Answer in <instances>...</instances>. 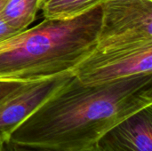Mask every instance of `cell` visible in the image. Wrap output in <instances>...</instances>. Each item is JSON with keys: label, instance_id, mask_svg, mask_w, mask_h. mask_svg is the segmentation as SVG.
I'll return each mask as SVG.
<instances>
[{"label": "cell", "instance_id": "cell-12", "mask_svg": "<svg viewBox=\"0 0 152 151\" xmlns=\"http://www.w3.org/2000/svg\"><path fill=\"white\" fill-rule=\"evenodd\" d=\"M10 40H11V38H10V39L5 40V41H4V42H1V43H0V50H2L3 48L6 47V46L8 45V44H9Z\"/></svg>", "mask_w": 152, "mask_h": 151}, {"label": "cell", "instance_id": "cell-7", "mask_svg": "<svg viewBox=\"0 0 152 151\" xmlns=\"http://www.w3.org/2000/svg\"><path fill=\"white\" fill-rule=\"evenodd\" d=\"M40 10V0H7L0 16L12 28L22 32L28 28Z\"/></svg>", "mask_w": 152, "mask_h": 151}, {"label": "cell", "instance_id": "cell-8", "mask_svg": "<svg viewBox=\"0 0 152 151\" xmlns=\"http://www.w3.org/2000/svg\"><path fill=\"white\" fill-rule=\"evenodd\" d=\"M104 0H49L43 7L45 19H69L81 15L96 6Z\"/></svg>", "mask_w": 152, "mask_h": 151}, {"label": "cell", "instance_id": "cell-3", "mask_svg": "<svg viewBox=\"0 0 152 151\" xmlns=\"http://www.w3.org/2000/svg\"><path fill=\"white\" fill-rule=\"evenodd\" d=\"M97 51L134 48L152 44V0H104Z\"/></svg>", "mask_w": 152, "mask_h": 151}, {"label": "cell", "instance_id": "cell-10", "mask_svg": "<svg viewBox=\"0 0 152 151\" xmlns=\"http://www.w3.org/2000/svg\"><path fill=\"white\" fill-rule=\"evenodd\" d=\"M19 33H20V32H19V31L15 30L14 28H12L0 16V43L13 37L14 36L18 35Z\"/></svg>", "mask_w": 152, "mask_h": 151}, {"label": "cell", "instance_id": "cell-5", "mask_svg": "<svg viewBox=\"0 0 152 151\" xmlns=\"http://www.w3.org/2000/svg\"><path fill=\"white\" fill-rule=\"evenodd\" d=\"M66 72L55 77L24 83L0 101V141H9L13 131L72 76Z\"/></svg>", "mask_w": 152, "mask_h": 151}, {"label": "cell", "instance_id": "cell-14", "mask_svg": "<svg viewBox=\"0 0 152 151\" xmlns=\"http://www.w3.org/2000/svg\"><path fill=\"white\" fill-rule=\"evenodd\" d=\"M6 1H7V0H0V12H1V10L3 9V7L4 6Z\"/></svg>", "mask_w": 152, "mask_h": 151}, {"label": "cell", "instance_id": "cell-4", "mask_svg": "<svg viewBox=\"0 0 152 151\" xmlns=\"http://www.w3.org/2000/svg\"><path fill=\"white\" fill-rule=\"evenodd\" d=\"M72 73L80 82L91 85L152 73V44L121 50H94Z\"/></svg>", "mask_w": 152, "mask_h": 151}, {"label": "cell", "instance_id": "cell-6", "mask_svg": "<svg viewBox=\"0 0 152 151\" xmlns=\"http://www.w3.org/2000/svg\"><path fill=\"white\" fill-rule=\"evenodd\" d=\"M96 148L100 151H152V106L110 129Z\"/></svg>", "mask_w": 152, "mask_h": 151}, {"label": "cell", "instance_id": "cell-11", "mask_svg": "<svg viewBox=\"0 0 152 151\" xmlns=\"http://www.w3.org/2000/svg\"><path fill=\"white\" fill-rule=\"evenodd\" d=\"M5 145H6V150L7 151H42L38 150H34V149H30V148H26V147H22V146H19L16 145L9 141L5 142Z\"/></svg>", "mask_w": 152, "mask_h": 151}, {"label": "cell", "instance_id": "cell-15", "mask_svg": "<svg viewBox=\"0 0 152 151\" xmlns=\"http://www.w3.org/2000/svg\"><path fill=\"white\" fill-rule=\"evenodd\" d=\"M49 0H40V10L42 9V7L48 2Z\"/></svg>", "mask_w": 152, "mask_h": 151}, {"label": "cell", "instance_id": "cell-16", "mask_svg": "<svg viewBox=\"0 0 152 151\" xmlns=\"http://www.w3.org/2000/svg\"><path fill=\"white\" fill-rule=\"evenodd\" d=\"M82 151H100L97 148H96V146L95 147H93V148H90V149H87V150H82Z\"/></svg>", "mask_w": 152, "mask_h": 151}, {"label": "cell", "instance_id": "cell-13", "mask_svg": "<svg viewBox=\"0 0 152 151\" xmlns=\"http://www.w3.org/2000/svg\"><path fill=\"white\" fill-rule=\"evenodd\" d=\"M0 151H7V150H6V145H5V142L0 141Z\"/></svg>", "mask_w": 152, "mask_h": 151}, {"label": "cell", "instance_id": "cell-2", "mask_svg": "<svg viewBox=\"0 0 152 151\" xmlns=\"http://www.w3.org/2000/svg\"><path fill=\"white\" fill-rule=\"evenodd\" d=\"M101 5L73 18L45 19L0 50V80L28 83L72 70L96 48Z\"/></svg>", "mask_w": 152, "mask_h": 151}, {"label": "cell", "instance_id": "cell-1", "mask_svg": "<svg viewBox=\"0 0 152 151\" xmlns=\"http://www.w3.org/2000/svg\"><path fill=\"white\" fill-rule=\"evenodd\" d=\"M150 106L152 73L94 85L84 84L72 74L13 131L9 142L42 151L85 150Z\"/></svg>", "mask_w": 152, "mask_h": 151}, {"label": "cell", "instance_id": "cell-9", "mask_svg": "<svg viewBox=\"0 0 152 151\" xmlns=\"http://www.w3.org/2000/svg\"><path fill=\"white\" fill-rule=\"evenodd\" d=\"M24 83L16 81H7L0 80V101L4 100L6 96L13 93L19 87H20Z\"/></svg>", "mask_w": 152, "mask_h": 151}]
</instances>
